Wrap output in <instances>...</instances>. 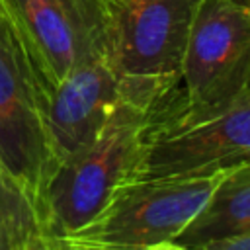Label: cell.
<instances>
[{
    "label": "cell",
    "instance_id": "cell-1",
    "mask_svg": "<svg viewBox=\"0 0 250 250\" xmlns=\"http://www.w3.org/2000/svg\"><path fill=\"white\" fill-rule=\"evenodd\" d=\"M164 104L152 107L121 100L104 131L49 178L39 205L41 229L64 238L104 213L117 191L135 180L146 131Z\"/></svg>",
    "mask_w": 250,
    "mask_h": 250
},
{
    "label": "cell",
    "instance_id": "cell-2",
    "mask_svg": "<svg viewBox=\"0 0 250 250\" xmlns=\"http://www.w3.org/2000/svg\"><path fill=\"white\" fill-rule=\"evenodd\" d=\"M199 2L111 0L107 59L125 100L156 107L178 90Z\"/></svg>",
    "mask_w": 250,
    "mask_h": 250
},
{
    "label": "cell",
    "instance_id": "cell-3",
    "mask_svg": "<svg viewBox=\"0 0 250 250\" xmlns=\"http://www.w3.org/2000/svg\"><path fill=\"white\" fill-rule=\"evenodd\" d=\"M250 88V6L201 0L188 35L180 86L170 113L197 119L232 104Z\"/></svg>",
    "mask_w": 250,
    "mask_h": 250
},
{
    "label": "cell",
    "instance_id": "cell-4",
    "mask_svg": "<svg viewBox=\"0 0 250 250\" xmlns=\"http://www.w3.org/2000/svg\"><path fill=\"white\" fill-rule=\"evenodd\" d=\"M45 104L47 92L0 0V164L29 195L37 217L45 186L55 172Z\"/></svg>",
    "mask_w": 250,
    "mask_h": 250
},
{
    "label": "cell",
    "instance_id": "cell-5",
    "mask_svg": "<svg viewBox=\"0 0 250 250\" xmlns=\"http://www.w3.org/2000/svg\"><path fill=\"white\" fill-rule=\"evenodd\" d=\"M227 172L129 182L94 223L64 240L100 250H139L146 244L176 240L205 207Z\"/></svg>",
    "mask_w": 250,
    "mask_h": 250
},
{
    "label": "cell",
    "instance_id": "cell-6",
    "mask_svg": "<svg viewBox=\"0 0 250 250\" xmlns=\"http://www.w3.org/2000/svg\"><path fill=\"white\" fill-rule=\"evenodd\" d=\"M170 98L146 131L135 180L205 176L250 160V88L197 119L174 117Z\"/></svg>",
    "mask_w": 250,
    "mask_h": 250
},
{
    "label": "cell",
    "instance_id": "cell-7",
    "mask_svg": "<svg viewBox=\"0 0 250 250\" xmlns=\"http://www.w3.org/2000/svg\"><path fill=\"white\" fill-rule=\"evenodd\" d=\"M2 2L20 31L47 98L80 64L109 57L111 0Z\"/></svg>",
    "mask_w": 250,
    "mask_h": 250
},
{
    "label": "cell",
    "instance_id": "cell-8",
    "mask_svg": "<svg viewBox=\"0 0 250 250\" xmlns=\"http://www.w3.org/2000/svg\"><path fill=\"white\" fill-rule=\"evenodd\" d=\"M121 100V84L107 59L80 64L51 90L45 104V127L55 170L104 131Z\"/></svg>",
    "mask_w": 250,
    "mask_h": 250
},
{
    "label": "cell",
    "instance_id": "cell-9",
    "mask_svg": "<svg viewBox=\"0 0 250 250\" xmlns=\"http://www.w3.org/2000/svg\"><path fill=\"white\" fill-rule=\"evenodd\" d=\"M250 232V160L230 168L199 215L176 238L195 250L207 242Z\"/></svg>",
    "mask_w": 250,
    "mask_h": 250
},
{
    "label": "cell",
    "instance_id": "cell-10",
    "mask_svg": "<svg viewBox=\"0 0 250 250\" xmlns=\"http://www.w3.org/2000/svg\"><path fill=\"white\" fill-rule=\"evenodd\" d=\"M41 227L37 211L23 188L0 164V225Z\"/></svg>",
    "mask_w": 250,
    "mask_h": 250
},
{
    "label": "cell",
    "instance_id": "cell-11",
    "mask_svg": "<svg viewBox=\"0 0 250 250\" xmlns=\"http://www.w3.org/2000/svg\"><path fill=\"white\" fill-rule=\"evenodd\" d=\"M21 250H68V244L64 238H61L41 227H35L25 236Z\"/></svg>",
    "mask_w": 250,
    "mask_h": 250
},
{
    "label": "cell",
    "instance_id": "cell-12",
    "mask_svg": "<svg viewBox=\"0 0 250 250\" xmlns=\"http://www.w3.org/2000/svg\"><path fill=\"white\" fill-rule=\"evenodd\" d=\"M35 227H21V225H0V250H21L25 236Z\"/></svg>",
    "mask_w": 250,
    "mask_h": 250
},
{
    "label": "cell",
    "instance_id": "cell-13",
    "mask_svg": "<svg viewBox=\"0 0 250 250\" xmlns=\"http://www.w3.org/2000/svg\"><path fill=\"white\" fill-rule=\"evenodd\" d=\"M195 250H250V232L240 234V236L223 238V240H213Z\"/></svg>",
    "mask_w": 250,
    "mask_h": 250
},
{
    "label": "cell",
    "instance_id": "cell-14",
    "mask_svg": "<svg viewBox=\"0 0 250 250\" xmlns=\"http://www.w3.org/2000/svg\"><path fill=\"white\" fill-rule=\"evenodd\" d=\"M139 250H191L184 244H180L178 240H162V242H154V244H146Z\"/></svg>",
    "mask_w": 250,
    "mask_h": 250
},
{
    "label": "cell",
    "instance_id": "cell-15",
    "mask_svg": "<svg viewBox=\"0 0 250 250\" xmlns=\"http://www.w3.org/2000/svg\"><path fill=\"white\" fill-rule=\"evenodd\" d=\"M62 238V236H61ZM68 244V250H100V248H94V246H84V244H70V242H66Z\"/></svg>",
    "mask_w": 250,
    "mask_h": 250
},
{
    "label": "cell",
    "instance_id": "cell-16",
    "mask_svg": "<svg viewBox=\"0 0 250 250\" xmlns=\"http://www.w3.org/2000/svg\"><path fill=\"white\" fill-rule=\"evenodd\" d=\"M236 2H240V4H246V6H250V0H236Z\"/></svg>",
    "mask_w": 250,
    "mask_h": 250
}]
</instances>
